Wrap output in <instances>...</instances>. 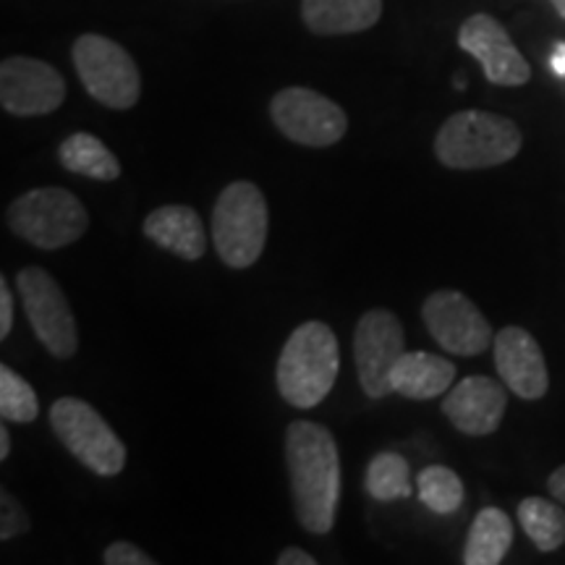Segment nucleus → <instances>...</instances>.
<instances>
[{
    "label": "nucleus",
    "mask_w": 565,
    "mask_h": 565,
    "mask_svg": "<svg viewBox=\"0 0 565 565\" xmlns=\"http://www.w3.org/2000/svg\"><path fill=\"white\" fill-rule=\"evenodd\" d=\"M286 463L296 519L309 534H328L341 500V456L330 429L315 422L288 424Z\"/></svg>",
    "instance_id": "nucleus-1"
},
{
    "label": "nucleus",
    "mask_w": 565,
    "mask_h": 565,
    "mask_svg": "<svg viewBox=\"0 0 565 565\" xmlns=\"http://www.w3.org/2000/svg\"><path fill=\"white\" fill-rule=\"evenodd\" d=\"M338 370L341 351L333 330L324 322H303L282 345L275 380L286 404L315 408L333 391Z\"/></svg>",
    "instance_id": "nucleus-2"
},
{
    "label": "nucleus",
    "mask_w": 565,
    "mask_h": 565,
    "mask_svg": "<svg viewBox=\"0 0 565 565\" xmlns=\"http://www.w3.org/2000/svg\"><path fill=\"white\" fill-rule=\"evenodd\" d=\"M521 129L511 118L487 110L454 113L435 137V154L454 171H479L513 160L521 150Z\"/></svg>",
    "instance_id": "nucleus-3"
},
{
    "label": "nucleus",
    "mask_w": 565,
    "mask_h": 565,
    "mask_svg": "<svg viewBox=\"0 0 565 565\" xmlns=\"http://www.w3.org/2000/svg\"><path fill=\"white\" fill-rule=\"evenodd\" d=\"M212 242L233 270H246L263 257L267 242V200L257 183L233 181L212 210Z\"/></svg>",
    "instance_id": "nucleus-4"
},
{
    "label": "nucleus",
    "mask_w": 565,
    "mask_h": 565,
    "mask_svg": "<svg viewBox=\"0 0 565 565\" xmlns=\"http://www.w3.org/2000/svg\"><path fill=\"white\" fill-rule=\"evenodd\" d=\"M9 228L38 249H63L89 228V212L68 189L42 186L21 194L9 207Z\"/></svg>",
    "instance_id": "nucleus-5"
},
{
    "label": "nucleus",
    "mask_w": 565,
    "mask_h": 565,
    "mask_svg": "<svg viewBox=\"0 0 565 565\" xmlns=\"http://www.w3.org/2000/svg\"><path fill=\"white\" fill-rule=\"evenodd\" d=\"M76 74L97 103L110 110H129L141 97L137 61L124 45L103 34H82L71 47Z\"/></svg>",
    "instance_id": "nucleus-6"
},
{
    "label": "nucleus",
    "mask_w": 565,
    "mask_h": 565,
    "mask_svg": "<svg viewBox=\"0 0 565 565\" xmlns=\"http://www.w3.org/2000/svg\"><path fill=\"white\" fill-rule=\"evenodd\" d=\"M51 427L63 448L79 463L100 477H118L126 466V445L110 429V424L87 401L58 398L51 408Z\"/></svg>",
    "instance_id": "nucleus-7"
},
{
    "label": "nucleus",
    "mask_w": 565,
    "mask_h": 565,
    "mask_svg": "<svg viewBox=\"0 0 565 565\" xmlns=\"http://www.w3.org/2000/svg\"><path fill=\"white\" fill-rule=\"evenodd\" d=\"M270 118L282 137L303 147L338 145L349 131L341 105L309 87H286L273 97Z\"/></svg>",
    "instance_id": "nucleus-8"
},
{
    "label": "nucleus",
    "mask_w": 565,
    "mask_h": 565,
    "mask_svg": "<svg viewBox=\"0 0 565 565\" xmlns=\"http://www.w3.org/2000/svg\"><path fill=\"white\" fill-rule=\"evenodd\" d=\"M17 288L40 343L55 359L74 356L76 349H79L76 320L53 275L42 270V267H24L17 275Z\"/></svg>",
    "instance_id": "nucleus-9"
},
{
    "label": "nucleus",
    "mask_w": 565,
    "mask_h": 565,
    "mask_svg": "<svg viewBox=\"0 0 565 565\" xmlns=\"http://www.w3.org/2000/svg\"><path fill=\"white\" fill-rule=\"evenodd\" d=\"M406 353L404 324L387 309H370L362 315L353 333V359L359 383L370 398H385L393 393L391 372Z\"/></svg>",
    "instance_id": "nucleus-10"
},
{
    "label": "nucleus",
    "mask_w": 565,
    "mask_h": 565,
    "mask_svg": "<svg viewBox=\"0 0 565 565\" xmlns=\"http://www.w3.org/2000/svg\"><path fill=\"white\" fill-rule=\"evenodd\" d=\"M422 317L437 345L456 356H479L494 341L487 317L461 291H435L427 296Z\"/></svg>",
    "instance_id": "nucleus-11"
},
{
    "label": "nucleus",
    "mask_w": 565,
    "mask_h": 565,
    "mask_svg": "<svg viewBox=\"0 0 565 565\" xmlns=\"http://www.w3.org/2000/svg\"><path fill=\"white\" fill-rule=\"evenodd\" d=\"M66 100V79L51 63L11 55L0 63V105L11 116H47Z\"/></svg>",
    "instance_id": "nucleus-12"
},
{
    "label": "nucleus",
    "mask_w": 565,
    "mask_h": 565,
    "mask_svg": "<svg viewBox=\"0 0 565 565\" xmlns=\"http://www.w3.org/2000/svg\"><path fill=\"white\" fill-rule=\"evenodd\" d=\"M458 45L482 63L487 82L494 87H524L532 79V66L521 55L511 34L490 13H475L458 30Z\"/></svg>",
    "instance_id": "nucleus-13"
},
{
    "label": "nucleus",
    "mask_w": 565,
    "mask_h": 565,
    "mask_svg": "<svg viewBox=\"0 0 565 565\" xmlns=\"http://www.w3.org/2000/svg\"><path fill=\"white\" fill-rule=\"evenodd\" d=\"M494 366L503 377L505 387L524 401L545 398L550 387V372L545 353H542L536 338L524 328H508L494 335Z\"/></svg>",
    "instance_id": "nucleus-14"
},
{
    "label": "nucleus",
    "mask_w": 565,
    "mask_h": 565,
    "mask_svg": "<svg viewBox=\"0 0 565 565\" xmlns=\"http://www.w3.org/2000/svg\"><path fill=\"white\" fill-rule=\"evenodd\" d=\"M508 408V393L492 377H466L450 387L443 401V414L463 435H492L500 427Z\"/></svg>",
    "instance_id": "nucleus-15"
},
{
    "label": "nucleus",
    "mask_w": 565,
    "mask_h": 565,
    "mask_svg": "<svg viewBox=\"0 0 565 565\" xmlns=\"http://www.w3.org/2000/svg\"><path fill=\"white\" fill-rule=\"evenodd\" d=\"M145 236L186 263H196L207 252L204 225L186 204H166V207L152 210L145 221Z\"/></svg>",
    "instance_id": "nucleus-16"
},
{
    "label": "nucleus",
    "mask_w": 565,
    "mask_h": 565,
    "mask_svg": "<svg viewBox=\"0 0 565 565\" xmlns=\"http://www.w3.org/2000/svg\"><path fill=\"white\" fill-rule=\"evenodd\" d=\"M380 17L383 0H301L303 26L320 38L366 32Z\"/></svg>",
    "instance_id": "nucleus-17"
},
{
    "label": "nucleus",
    "mask_w": 565,
    "mask_h": 565,
    "mask_svg": "<svg viewBox=\"0 0 565 565\" xmlns=\"http://www.w3.org/2000/svg\"><path fill=\"white\" fill-rule=\"evenodd\" d=\"M456 366L448 359L427 351H406L391 372L393 393L412 401H429L454 387Z\"/></svg>",
    "instance_id": "nucleus-18"
},
{
    "label": "nucleus",
    "mask_w": 565,
    "mask_h": 565,
    "mask_svg": "<svg viewBox=\"0 0 565 565\" xmlns=\"http://www.w3.org/2000/svg\"><path fill=\"white\" fill-rule=\"evenodd\" d=\"M513 545V521L500 508H484L477 513L463 547L466 565H498L503 563Z\"/></svg>",
    "instance_id": "nucleus-19"
},
{
    "label": "nucleus",
    "mask_w": 565,
    "mask_h": 565,
    "mask_svg": "<svg viewBox=\"0 0 565 565\" xmlns=\"http://www.w3.org/2000/svg\"><path fill=\"white\" fill-rule=\"evenodd\" d=\"M58 160L68 173L87 175L95 181H116L121 175V162L116 160L108 147L92 134H71L61 141Z\"/></svg>",
    "instance_id": "nucleus-20"
},
{
    "label": "nucleus",
    "mask_w": 565,
    "mask_h": 565,
    "mask_svg": "<svg viewBox=\"0 0 565 565\" xmlns=\"http://www.w3.org/2000/svg\"><path fill=\"white\" fill-rule=\"evenodd\" d=\"M519 521L540 553H555L565 542V511L545 498H526L519 505Z\"/></svg>",
    "instance_id": "nucleus-21"
},
{
    "label": "nucleus",
    "mask_w": 565,
    "mask_h": 565,
    "mask_svg": "<svg viewBox=\"0 0 565 565\" xmlns=\"http://www.w3.org/2000/svg\"><path fill=\"white\" fill-rule=\"evenodd\" d=\"M366 492L377 503H393V500H406L412 494V477H408V461L401 454L385 450L377 454L366 466L364 477Z\"/></svg>",
    "instance_id": "nucleus-22"
},
{
    "label": "nucleus",
    "mask_w": 565,
    "mask_h": 565,
    "mask_svg": "<svg viewBox=\"0 0 565 565\" xmlns=\"http://www.w3.org/2000/svg\"><path fill=\"white\" fill-rule=\"evenodd\" d=\"M416 490L422 503L437 515L456 513L466 498L461 477L448 466H427L416 479Z\"/></svg>",
    "instance_id": "nucleus-23"
},
{
    "label": "nucleus",
    "mask_w": 565,
    "mask_h": 565,
    "mask_svg": "<svg viewBox=\"0 0 565 565\" xmlns=\"http://www.w3.org/2000/svg\"><path fill=\"white\" fill-rule=\"evenodd\" d=\"M40 404L34 387L11 366H0V416L3 422L30 424L38 419Z\"/></svg>",
    "instance_id": "nucleus-24"
},
{
    "label": "nucleus",
    "mask_w": 565,
    "mask_h": 565,
    "mask_svg": "<svg viewBox=\"0 0 565 565\" xmlns=\"http://www.w3.org/2000/svg\"><path fill=\"white\" fill-rule=\"evenodd\" d=\"M30 526V515L19 505V500L3 490V494H0V540H13V536L26 534Z\"/></svg>",
    "instance_id": "nucleus-25"
},
{
    "label": "nucleus",
    "mask_w": 565,
    "mask_h": 565,
    "mask_svg": "<svg viewBox=\"0 0 565 565\" xmlns=\"http://www.w3.org/2000/svg\"><path fill=\"white\" fill-rule=\"evenodd\" d=\"M103 561L108 565H154V557L147 555L145 550H139L131 542H113V545L105 550Z\"/></svg>",
    "instance_id": "nucleus-26"
},
{
    "label": "nucleus",
    "mask_w": 565,
    "mask_h": 565,
    "mask_svg": "<svg viewBox=\"0 0 565 565\" xmlns=\"http://www.w3.org/2000/svg\"><path fill=\"white\" fill-rule=\"evenodd\" d=\"M13 328V296L6 278H0V338H9Z\"/></svg>",
    "instance_id": "nucleus-27"
},
{
    "label": "nucleus",
    "mask_w": 565,
    "mask_h": 565,
    "mask_svg": "<svg viewBox=\"0 0 565 565\" xmlns=\"http://www.w3.org/2000/svg\"><path fill=\"white\" fill-rule=\"evenodd\" d=\"M315 563H317L315 557L301 547H286L278 555V565H315Z\"/></svg>",
    "instance_id": "nucleus-28"
},
{
    "label": "nucleus",
    "mask_w": 565,
    "mask_h": 565,
    "mask_svg": "<svg viewBox=\"0 0 565 565\" xmlns=\"http://www.w3.org/2000/svg\"><path fill=\"white\" fill-rule=\"evenodd\" d=\"M547 490L555 494V500H561V503L565 505V466H561V469H555L553 475H550Z\"/></svg>",
    "instance_id": "nucleus-29"
},
{
    "label": "nucleus",
    "mask_w": 565,
    "mask_h": 565,
    "mask_svg": "<svg viewBox=\"0 0 565 565\" xmlns=\"http://www.w3.org/2000/svg\"><path fill=\"white\" fill-rule=\"evenodd\" d=\"M550 66L557 76H565V42H557L555 51H553V58H550Z\"/></svg>",
    "instance_id": "nucleus-30"
},
{
    "label": "nucleus",
    "mask_w": 565,
    "mask_h": 565,
    "mask_svg": "<svg viewBox=\"0 0 565 565\" xmlns=\"http://www.w3.org/2000/svg\"><path fill=\"white\" fill-rule=\"evenodd\" d=\"M11 454V437H9V427H0V461H6Z\"/></svg>",
    "instance_id": "nucleus-31"
},
{
    "label": "nucleus",
    "mask_w": 565,
    "mask_h": 565,
    "mask_svg": "<svg viewBox=\"0 0 565 565\" xmlns=\"http://www.w3.org/2000/svg\"><path fill=\"white\" fill-rule=\"evenodd\" d=\"M553 3V9L557 11V17L565 19V0H550Z\"/></svg>",
    "instance_id": "nucleus-32"
}]
</instances>
